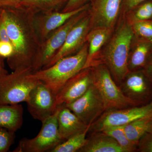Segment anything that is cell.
<instances>
[{
    "label": "cell",
    "mask_w": 152,
    "mask_h": 152,
    "mask_svg": "<svg viewBox=\"0 0 152 152\" xmlns=\"http://www.w3.org/2000/svg\"><path fill=\"white\" fill-rule=\"evenodd\" d=\"M3 10L6 29L14 48L13 55L7 59L9 67L12 71L32 69L41 44L34 25V15L18 7Z\"/></svg>",
    "instance_id": "cell-1"
},
{
    "label": "cell",
    "mask_w": 152,
    "mask_h": 152,
    "mask_svg": "<svg viewBox=\"0 0 152 152\" xmlns=\"http://www.w3.org/2000/svg\"><path fill=\"white\" fill-rule=\"evenodd\" d=\"M134 38L131 25L125 20L120 25L102 54L97 59L94 64L105 65L118 86L129 72L128 62Z\"/></svg>",
    "instance_id": "cell-2"
},
{
    "label": "cell",
    "mask_w": 152,
    "mask_h": 152,
    "mask_svg": "<svg viewBox=\"0 0 152 152\" xmlns=\"http://www.w3.org/2000/svg\"><path fill=\"white\" fill-rule=\"evenodd\" d=\"M88 53L87 42L75 54L61 58L50 66L33 73L38 80L47 85L56 95L71 78L83 69Z\"/></svg>",
    "instance_id": "cell-3"
},
{
    "label": "cell",
    "mask_w": 152,
    "mask_h": 152,
    "mask_svg": "<svg viewBox=\"0 0 152 152\" xmlns=\"http://www.w3.org/2000/svg\"><path fill=\"white\" fill-rule=\"evenodd\" d=\"M41 81L31 68L18 69L0 78V104L26 102L30 92Z\"/></svg>",
    "instance_id": "cell-4"
},
{
    "label": "cell",
    "mask_w": 152,
    "mask_h": 152,
    "mask_svg": "<svg viewBox=\"0 0 152 152\" xmlns=\"http://www.w3.org/2000/svg\"><path fill=\"white\" fill-rule=\"evenodd\" d=\"M91 67L93 84L102 97L106 111L140 106L124 94L105 65L97 64Z\"/></svg>",
    "instance_id": "cell-5"
},
{
    "label": "cell",
    "mask_w": 152,
    "mask_h": 152,
    "mask_svg": "<svg viewBox=\"0 0 152 152\" xmlns=\"http://www.w3.org/2000/svg\"><path fill=\"white\" fill-rule=\"evenodd\" d=\"M60 107L54 113L42 122V126L37 135L32 139L25 138L19 142L14 152H49L64 141L58 130L57 116Z\"/></svg>",
    "instance_id": "cell-6"
},
{
    "label": "cell",
    "mask_w": 152,
    "mask_h": 152,
    "mask_svg": "<svg viewBox=\"0 0 152 152\" xmlns=\"http://www.w3.org/2000/svg\"><path fill=\"white\" fill-rule=\"evenodd\" d=\"M88 9L72 17L41 43L39 50L33 66V72L42 69L56 54L64 43L70 30L78 22L88 15Z\"/></svg>",
    "instance_id": "cell-7"
},
{
    "label": "cell",
    "mask_w": 152,
    "mask_h": 152,
    "mask_svg": "<svg viewBox=\"0 0 152 152\" xmlns=\"http://www.w3.org/2000/svg\"><path fill=\"white\" fill-rule=\"evenodd\" d=\"M152 117V101L142 105L107 111L90 126L88 132H102L106 128L124 125L136 120Z\"/></svg>",
    "instance_id": "cell-8"
},
{
    "label": "cell",
    "mask_w": 152,
    "mask_h": 152,
    "mask_svg": "<svg viewBox=\"0 0 152 152\" xmlns=\"http://www.w3.org/2000/svg\"><path fill=\"white\" fill-rule=\"evenodd\" d=\"M63 107L70 110L88 126H91L106 111L102 97L93 84L80 97Z\"/></svg>",
    "instance_id": "cell-9"
},
{
    "label": "cell",
    "mask_w": 152,
    "mask_h": 152,
    "mask_svg": "<svg viewBox=\"0 0 152 152\" xmlns=\"http://www.w3.org/2000/svg\"><path fill=\"white\" fill-rule=\"evenodd\" d=\"M26 103L31 115L42 122L54 113L57 109L56 95L41 81L31 90Z\"/></svg>",
    "instance_id": "cell-10"
},
{
    "label": "cell",
    "mask_w": 152,
    "mask_h": 152,
    "mask_svg": "<svg viewBox=\"0 0 152 152\" xmlns=\"http://www.w3.org/2000/svg\"><path fill=\"white\" fill-rule=\"evenodd\" d=\"M119 86L126 96L140 105L152 101V82L144 69L129 71Z\"/></svg>",
    "instance_id": "cell-11"
},
{
    "label": "cell",
    "mask_w": 152,
    "mask_h": 152,
    "mask_svg": "<svg viewBox=\"0 0 152 152\" xmlns=\"http://www.w3.org/2000/svg\"><path fill=\"white\" fill-rule=\"evenodd\" d=\"M122 0H92L88 9L91 30L97 28L114 29Z\"/></svg>",
    "instance_id": "cell-12"
},
{
    "label": "cell",
    "mask_w": 152,
    "mask_h": 152,
    "mask_svg": "<svg viewBox=\"0 0 152 152\" xmlns=\"http://www.w3.org/2000/svg\"><path fill=\"white\" fill-rule=\"evenodd\" d=\"M90 30L91 26L88 12V15L72 28L68 34L62 47L42 69L49 67L61 58L75 54L79 51L87 42V36Z\"/></svg>",
    "instance_id": "cell-13"
},
{
    "label": "cell",
    "mask_w": 152,
    "mask_h": 152,
    "mask_svg": "<svg viewBox=\"0 0 152 152\" xmlns=\"http://www.w3.org/2000/svg\"><path fill=\"white\" fill-rule=\"evenodd\" d=\"M92 84L91 67L83 69L71 78L56 95L57 107L71 103L77 99Z\"/></svg>",
    "instance_id": "cell-14"
},
{
    "label": "cell",
    "mask_w": 152,
    "mask_h": 152,
    "mask_svg": "<svg viewBox=\"0 0 152 152\" xmlns=\"http://www.w3.org/2000/svg\"><path fill=\"white\" fill-rule=\"evenodd\" d=\"M90 4H88L72 12H51L34 15V25L41 43L71 18L82 11L88 10Z\"/></svg>",
    "instance_id": "cell-15"
},
{
    "label": "cell",
    "mask_w": 152,
    "mask_h": 152,
    "mask_svg": "<svg viewBox=\"0 0 152 152\" xmlns=\"http://www.w3.org/2000/svg\"><path fill=\"white\" fill-rule=\"evenodd\" d=\"M60 107L58 114V130L61 138L64 141L77 134L88 131L90 126L85 124L70 110Z\"/></svg>",
    "instance_id": "cell-16"
},
{
    "label": "cell",
    "mask_w": 152,
    "mask_h": 152,
    "mask_svg": "<svg viewBox=\"0 0 152 152\" xmlns=\"http://www.w3.org/2000/svg\"><path fill=\"white\" fill-rule=\"evenodd\" d=\"M90 134L85 145L79 152H125L115 139L104 132Z\"/></svg>",
    "instance_id": "cell-17"
},
{
    "label": "cell",
    "mask_w": 152,
    "mask_h": 152,
    "mask_svg": "<svg viewBox=\"0 0 152 152\" xmlns=\"http://www.w3.org/2000/svg\"><path fill=\"white\" fill-rule=\"evenodd\" d=\"M113 31L104 28H95L90 30L87 38L88 56L83 69L92 66L101 48L111 37Z\"/></svg>",
    "instance_id": "cell-18"
},
{
    "label": "cell",
    "mask_w": 152,
    "mask_h": 152,
    "mask_svg": "<svg viewBox=\"0 0 152 152\" xmlns=\"http://www.w3.org/2000/svg\"><path fill=\"white\" fill-rule=\"evenodd\" d=\"M135 42L129 56V71L144 69L152 55V42L137 39Z\"/></svg>",
    "instance_id": "cell-19"
},
{
    "label": "cell",
    "mask_w": 152,
    "mask_h": 152,
    "mask_svg": "<svg viewBox=\"0 0 152 152\" xmlns=\"http://www.w3.org/2000/svg\"><path fill=\"white\" fill-rule=\"evenodd\" d=\"M23 108L20 104H0V127L16 132L23 124Z\"/></svg>",
    "instance_id": "cell-20"
},
{
    "label": "cell",
    "mask_w": 152,
    "mask_h": 152,
    "mask_svg": "<svg viewBox=\"0 0 152 152\" xmlns=\"http://www.w3.org/2000/svg\"><path fill=\"white\" fill-rule=\"evenodd\" d=\"M68 1L69 0H22L16 7L35 15L48 12L61 11Z\"/></svg>",
    "instance_id": "cell-21"
},
{
    "label": "cell",
    "mask_w": 152,
    "mask_h": 152,
    "mask_svg": "<svg viewBox=\"0 0 152 152\" xmlns=\"http://www.w3.org/2000/svg\"><path fill=\"white\" fill-rule=\"evenodd\" d=\"M124 130L128 138L138 145L142 138L152 130V117L142 118L124 125Z\"/></svg>",
    "instance_id": "cell-22"
},
{
    "label": "cell",
    "mask_w": 152,
    "mask_h": 152,
    "mask_svg": "<svg viewBox=\"0 0 152 152\" xmlns=\"http://www.w3.org/2000/svg\"><path fill=\"white\" fill-rule=\"evenodd\" d=\"M102 132L115 139L125 152H137V145L128 138L125 133L124 125L110 127Z\"/></svg>",
    "instance_id": "cell-23"
},
{
    "label": "cell",
    "mask_w": 152,
    "mask_h": 152,
    "mask_svg": "<svg viewBox=\"0 0 152 152\" xmlns=\"http://www.w3.org/2000/svg\"><path fill=\"white\" fill-rule=\"evenodd\" d=\"M88 132V131H85L69 138L49 152H79L86 143Z\"/></svg>",
    "instance_id": "cell-24"
},
{
    "label": "cell",
    "mask_w": 152,
    "mask_h": 152,
    "mask_svg": "<svg viewBox=\"0 0 152 152\" xmlns=\"http://www.w3.org/2000/svg\"><path fill=\"white\" fill-rule=\"evenodd\" d=\"M127 14L126 20L130 25L136 22L152 20V1L144 2Z\"/></svg>",
    "instance_id": "cell-25"
},
{
    "label": "cell",
    "mask_w": 152,
    "mask_h": 152,
    "mask_svg": "<svg viewBox=\"0 0 152 152\" xmlns=\"http://www.w3.org/2000/svg\"><path fill=\"white\" fill-rule=\"evenodd\" d=\"M131 26L136 39L152 42V20L136 22Z\"/></svg>",
    "instance_id": "cell-26"
},
{
    "label": "cell",
    "mask_w": 152,
    "mask_h": 152,
    "mask_svg": "<svg viewBox=\"0 0 152 152\" xmlns=\"http://www.w3.org/2000/svg\"><path fill=\"white\" fill-rule=\"evenodd\" d=\"M15 133L0 127V152L8 151L15 140Z\"/></svg>",
    "instance_id": "cell-27"
},
{
    "label": "cell",
    "mask_w": 152,
    "mask_h": 152,
    "mask_svg": "<svg viewBox=\"0 0 152 152\" xmlns=\"http://www.w3.org/2000/svg\"><path fill=\"white\" fill-rule=\"evenodd\" d=\"M137 149V152H152V130L140 140Z\"/></svg>",
    "instance_id": "cell-28"
},
{
    "label": "cell",
    "mask_w": 152,
    "mask_h": 152,
    "mask_svg": "<svg viewBox=\"0 0 152 152\" xmlns=\"http://www.w3.org/2000/svg\"><path fill=\"white\" fill-rule=\"evenodd\" d=\"M14 48L11 42L0 41V57L3 59L9 58L13 55Z\"/></svg>",
    "instance_id": "cell-29"
},
{
    "label": "cell",
    "mask_w": 152,
    "mask_h": 152,
    "mask_svg": "<svg viewBox=\"0 0 152 152\" xmlns=\"http://www.w3.org/2000/svg\"><path fill=\"white\" fill-rule=\"evenodd\" d=\"M90 0H69L61 12H72L88 4Z\"/></svg>",
    "instance_id": "cell-30"
},
{
    "label": "cell",
    "mask_w": 152,
    "mask_h": 152,
    "mask_svg": "<svg viewBox=\"0 0 152 152\" xmlns=\"http://www.w3.org/2000/svg\"><path fill=\"white\" fill-rule=\"evenodd\" d=\"M147 0H122L121 8L125 13H127L137 6Z\"/></svg>",
    "instance_id": "cell-31"
},
{
    "label": "cell",
    "mask_w": 152,
    "mask_h": 152,
    "mask_svg": "<svg viewBox=\"0 0 152 152\" xmlns=\"http://www.w3.org/2000/svg\"><path fill=\"white\" fill-rule=\"evenodd\" d=\"M22 0H0V9H4L16 7Z\"/></svg>",
    "instance_id": "cell-32"
},
{
    "label": "cell",
    "mask_w": 152,
    "mask_h": 152,
    "mask_svg": "<svg viewBox=\"0 0 152 152\" xmlns=\"http://www.w3.org/2000/svg\"><path fill=\"white\" fill-rule=\"evenodd\" d=\"M144 70L147 75L152 82V55Z\"/></svg>",
    "instance_id": "cell-33"
},
{
    "label": "cell",
    "mask_w": 152,
    "mask_h": 152,
    "mask_svg": "<svg viewBox=\"0 0 152 152\" xmlns=\"http://www.w3.org/2000/svg\"><path fill=\"white\" fill-rule=\"evenodd\" d=\"M8 74V71L5 68L4 64L0 63V78Z\"/></svg>",
    "instance_id": "cell-34"
},
{
    "label": "cell",
    "mask_w": 152,
    "mask_h": 152,
    "mask_svg": "<svg viewBox=\"0 0 152 152\" xmlns=\"http://www.w3.org/2000/svg\"><path fill=\"white\" fill-rule=\"evenodd\" d=\"M3 10V9H0V21L1 19L2 16Z\"/></svg>",
    "instance_id": "cell-35"
},
{
    "label": "cell",
    "mask_w": 152,
    "mask_h": 152,
    "mask_svg": "<svg viewBox=\"0 0 152 152\" xmlns=\"http://www.w3.org/2000/svg\"><path fill=\"white\" fill-rule=\"evenodd\" d=\"M0 63L4 64V59L1 58V57H0Z\"/></svg>",
    "instance_id": "cell-36"
}]
</instances>
